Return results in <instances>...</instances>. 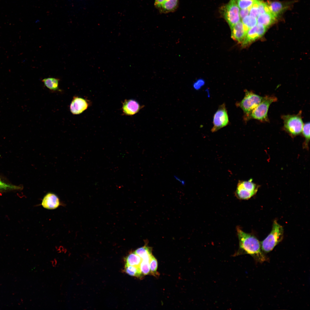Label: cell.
<instances>
[{
	"mask_svg": "<svg viewBox=\"0 0 310 310\" xmlns=\"http://www.w3.org/2000/svg\"><path fill=\"white\" fill-rule=\"evenodd\" d=\"M267 3L270 12L276 17L287 7V5L278 1L268 2Z\"/></svg>",
	"mask_w": 310,
	"mask_h": 310,
	"instance_id": "15",
	"label": "cell"
},
{
	"mask_svg": "<svg viewBox=\"0 0 310 310\" xmlns=\"http://www.w3.org/2000/svg\"><path fill=\"white\" fill-rule=\"evenodd\" d=\"M276 18L270 12H269L260 14L257 18V21L258 24L268 28L275 21Z\"/></svg>",
	"mask_w": 310,
	"mask_h": 310,
	"instance_id": "16",
	"label": "cell"
},
{
	"mask_svg": "<svg viewBox=\"0 0 310 310\" xmlns=\"http://www.w3.org/2000/svg\"><path fill=\"white\" fill-rule=\"evenodd\" d=\"M231 29L232 38L239 43H242L247 32L242 22L240 21Z\"/></svg>",
	"mask_w": 310,
	"mask_h": 310,
	"instance_id": "11",
	"label": "cell"
},
{
	"mask_svg": "<svg viewBox=\"0 0 310 310\" xmlns=\"http://www.w3.org/2000/svg\"><path fill=\"white\" fill-rule=\"evenodd\" d=\"M77 0L80 1V0Z\"/></svg>",
	"mask_w": 310,
	"mask_h": 310,
	"instance_id": "34",
	"label": "cell"
},
{
	"mask_svg": "<svg viewBox=\"0 0 310 310\" xmlns=\"http://www.w3.org/2000/svg\"><path fill=\"white\" fill-rule=\"evenodd\" d=\"M242 22L244 25L249 29L257 24V18L250 15L247 16L242 19Z\"/></svg>",
	"mask_w": 310,
	"mask_h": 310,
	"instance_id": "21",
	"label": "cell"
},
{
	"mask_svg": "<svg viewBox=\"0 0 310 310\" xmlns=\"http://www.w3.org/2000/svg\"><path fill=\"white\" fill-rule=\"evenodd\" d=\"M229 122L227 111L224 104L220 105L214 115L213 126L211 129L212 132L217 131L226 126Z\"/></svg>",
	"mask_w": 310,
	"mask_h": 310,
	"instance_id": "8",
	"label": "cell"
},
{
	"mask_svg": "<svg viewBox=\"0 0 310 310\" xmlns=\"http://www.w3.org/2000/svg\"><path fill=\"white\" fill-rule=\"evenodd\" d=\"M204 82L202 80H199L193 84V87L195 89L198 90L204 84Z\"/></svg>",
	"mask_w": 310,
	"mask_h": 310,
	"instance_id": "29",
	"label": "cell"
},
{
	"mask_svg": "<svg viewBox=\"0 0 310 310\" xmlns=\"http://www.w3.org/2000/svg\"><path fill=\"white\" fill-rule=\"evenodd\" d=\"M179 4V0H166L158 9L161 13L172 12L177 9Z\"/></svg>",
	"mask_w": 310,
	"mask_h": 310,
	"instance_id": "14",
	"label": "cell"
},
{
	"mask_svg": "<svg viewBox=\"0 0 310 310\" xmlns=\"http://www.w3.org/2000/svg\"><path fill=\"white\" fill-rule=\"evenodd\" d=\"M264 25L257 24L249 28L242 42V46L245 47L256 39L262 36L266 32L267 28Z\"/></svg>",
	"mask_w": 310,
	"mask_h": 310,
	"instance_id": "9",
	"label": "cell"
},
{
	"mask_svg": "<svg viewBox=\"0 0 310 310\" xmlns=\"http://www.w3.org/2000/svg\"><path fill=\"white\" fill-rule=\"evenodd\" d=\"M258 187V186L254 183L251 179L248 181H239L235 195L239 199L248 200L256 194Z\"/></svg>",
	"mask_w": 310,
	"mask_h": 310,
	"instance_id": "5",
	"label": "cell"
},
{
	"mask_svg": "<svg viewBox=\"0 0 310 310\" xmlns=\"http://www.w3.org/2000/svg\"><path fill=\"white\" fill-rule=\"evenodd\" d=\"M141 108L139 103L135 100H125L123 104L122 109L126 115H132L138 112Z\"/></svg>",
	"mask_w": 310,
	"mask_h": 310,
	"instance_id": "13",
	"label": "cell"
},
{
	"mask_svg": "<svg viewBox=\"0 0 310 310\" xmlns=\"http://www.w3.org/2000/svg\"><path fill=\"white\" fill-rule=\"evenodd\" d=\"M236 230L239 248L234 256L248 254L251 256L257 263H262L268 261V257L262 251L260 243L255 237L245 232L239 226H237Z\"/></svg>",
	"mask_w": 310,
	"mask_h": 310,
	"instance_id": "1",
	"label": "cell"
},
{
	"mask_svg": "<svg viewBox=\"0 0 310 310\" xmlns=\"http://www.w3.org/2000/svg\"><path fill=\"white\" fill-rule=\"evenodd\" d=\"M39 21H39V20H36V23H37V22H39Z\"/></svg>",
	"mask_w": 310,
	"mask_h": 310,
	"instance_id": "33",
	"label": "cell"
},
{
	"mask_svg": "<svg viewBox=\"0 0 310 310\" xmlns=\"http://www.w3.org/2000/svg\"><path fill=\"white\" fill-rule=\"evenodd\" d=\"M125 271L129 275L137 277L142 276L140 266L125 265Z\"/></svg>",
	"mask_w": 310,
	"mask_h": 310,
	"instance_id": "20",
	"label": "cell"
},
{
	"mask_svg": "<svg viewBox=\"0 0 310 310\" xmlns=\"http://www.w3.org/2000/svg\"><path fill=\"white\" fill-rule=\"evenodd\" d=\"M277 100V98L273 96H266L262 101L245 118V120L256 119L262 122H269L268 112L271 104Z\"/></svg>",
	"mask_w": 310,
	"mask_h": 310,
	"instance_id": "2",
	"label": "cell"
},
{
	"mask_svg": "<svg viewBox=\"0 0 310 310\" xmlns=\"http://www.w3.org/2000/svg\"><path fill=\"white\" fill-rule=\"evenodd\" d=\"M239 9L236 0H230L222 9L223 17L230 28L240 21Z\"/></svg>",
	"mask_w": 310,
	"mask_h": 310,
	"instance_id": "7",
	"label": "cell"
},
{
	"mask_svg": "<svg viewBox=\"0 0 310 310\" xmlns=\"http://www.w3.org/2000/svg\"><path fill=\"white\" fill-rule=\"evenodd\" d=\"M302 112L297 115H282L283 129L291 136L294 137L302 133L304 124L301 116Z\"/></svg>",
	"mask_w": 310,
	"mask_h": 310,
	"instance_id": "4",
	"label": "cell"
},
{
	"mask_svg": "<svg viewBox=\"0 0 310 310\" xmlns=\"http://www.w3.org/2000/svg\"><path fill=\"white\" fill-rule=\"evenodd\" d=\"M134 252L139 256L142 260H146L149 261L152 255L151 248L146 245L137 249Z\"/></svg>",
	"mask_w": 310,
	"mask_h": 310,
	"instance_id": "17",
	"label": "cell"
},
{
	"mask_svg": "<svg viewBox=\"0 0 310 310\" xmlns=\"http://www.w3.org/2000/svg\"><path fill=\"white\" fill-rule=\"evenodd\" d=\"M142 260V259L134 252L126 257L125 265L140 266Z\"/></svg>",
	"mask_w": 310,
	"mask_h": 310,
	"instance_id": "19",
	"label": "cell"
},
{
	"mask_svg": "<svg viewBox=\"0 0 310 310\" xmlns=\"http://www.w3.org/2000/svg\"><path fill=\"white\" fill-rule=\"evenodd\" d=\"M166 0H155L154 3L155 6L157 9Z\"/></svg>",
	"mask_w": 310,
	"mask_h": 310,
	"instance_id": "30",
	"label": "cell"
},
{
	"mask_svg": "<svg viewBox=\"0 0 310 310\" xmlns=\"http://www.w3.org/2000/svg\"><path fill=\"white\" fill-rule=\"evenodd\" d=\"M174 177L175 180L179 182L182 185H184L185 184V182L184 180L181 179L175 175L174 176Z\"/></svg>",
	"mask_w": 310,
	"mask_h": 310,
	"instance_id": "31",
	"label": "cell"
},
{
	"mask_svg": "<svg viewBox=\"0 0 310 310\" xmlns=\"http://www.w3.org/2000/svg\"><path fill=\"white\" fill-rule=\"evenodd\" d=\"M239 7L245 9L251 7L255 0H236Z\"/></svg>",
	"mask_w": 310,
	"mask_h": 310,
	"instance_id": "27",
	"label": "cell"
},
{
	"mask_svg": "<svg viewBox=\"0 0 310 310\" xmlns=\"http://www.w3.org/2000/svg\"><path fill=\"white\" fill-rule=\"evenodd\" d=\"M260 0H255L249 10V15L256 18L260 15L258 6Z\"/></svg>",
	"mask_w": 310,
	"mask_h": 310,
	"instance_id": "23",
	"label": "cell"
},
{
	"mask_svg": "<svg viewBox=\"0 0 310 310\" xmlns=\"http://www.w3.org/2000/svg\"><path fill=\"white\" fill-rule=\"evenodd\" d=\"M52 263L53 266H55L57 264V261L55 259L53 261H52Z\"/></svg>",
	"mask_w": 310,
	"mask_h": 310,
	"instance_id": "32",
	"label": "cell"
},
{
	"mask_svg": "<svg viewBox=\"0 0 310 310\" xmlns=\"http://www.w3.org/2000/svg\"><path fill=\"white\" fill-rule=\"evenodd\" d=\"M140 268L142 274L148 275L150 272V261L145 260H142Z\"/></svg>",
	"mask_w": 310,
	"mask_h": 310,
	"instance_id": "24",
	"label": "cell"
},
{
	"mask_svg": "<svg viewBox=\"0 0 310 310\" xmlns=\"http://www.w3.org/2000/svg\"><path fill=\"white\" fill-rule=\"evenodd\" d=\"M150 267L151 273L154 276L158 274L157 272L158 262L156 259L152 255L150 261Z\"/></svg>",
	"mask_w": 310,
	"mask_h": 310,
	"instance_id": "26",
	"label": "cell"
},
{
	"mask_svg": "<svg viewBox=\"0 0 310 310\" xmlns=\"http://www.w3.org/2000/svg\"><path fill=\"white\" fill-rule=\"evenodd\" d=\"M245 96L238 105L242 109L245 117L263 100L264 97L246 90Z\"/></svg>",
	"mask_w": 310,
	"mask_h": 310,
	"instance_id": "6",
	"label": "cell"
},
{
	"mask_svg": "<svg viewBox=\"0 0 310 310\" xmlns=\"http://www.w3.org/2000/svg\"><path fill=\"white\" fill-rule=\"evenodd\" d=\"M302 133L305 137V146H307L310 140V123L307 122L304 124L303 128Z\"/></svg>",
	"mask_w": 310,
	"mask_h": 310,
	"instance_id": "22",
	"label": "cell"
},
{
	"mask_svg": "<svg viewBox=\"0 0 310 310\" xmlns=\"http://www.w3.org/2000/svg\"><path fill=\"white\" fill-rule=\"evenodd\" d=\"M59 79L53 78H45L42 80L44 85L53 91H60L59 88Z\"/></svg>",
	"mask_w": 310,
	"mask_h": 310,
	"instance_id": "18",
	"label": "cell"
},
{
	"mask_svg": "<svg viewBox=\"0 0 310 310\" xmlns=\"http://www.w3.org/2000/svg\"><path fill=\"white\" fill-rule=\"evenodd\" d=\"M251 8L242 9L240 11L239 14L240 18L241 19H242L249 15Z\"/></svg>",
	"mask_w": 310,
	"mask_h": 310,
	"instance_id": "28",
	"label": "cell"
},
{
	"mask_svg": "<svg viewBox=\"0 0 310 310\" xmlns=\"http://www.w3.org/2000/svg\"><path fill=\"white\" fill-rule=\"evenodd\" d=\"M21 189L20 187L6 183L0 179V191L18 190Z\"/></svg>",
	"mask_w": 310,
	"mask_h": 310,
	"instance_id": "25",
	"label": "cell"
},
{
	"mask_svg": "<svg viewBox=\"0 0 310 310\" xmlns=\"http://www.w3.org/2000/svg\"><path fill=\"white\" fill-rule=\"evenodd\" d=\"M87 100L78 96H74L70 106L71 112L73 115H79L83 113L88 108Z\"/></svg>",
	"mask_w": 310,
	"mask_h": 310,
	"instance_id": "10",
	"label": "cell"
},
{
	"mask_svg": "<svg viewBox=\"0 0 310 310\" xmlns=\"http://www.w3.org/2000/svg\"><path fill=\"white\" fill-rule=\"evenodd\" d=\"M60 204L58 197L55 194L51 193H47L44 197L42 202L43 207L49 210L56 209Z\"/></svg>",
	"mask_w": 310,
	"mask_h": 310,
	"instance_id": "12",
	"label": "cell"
},
{
	"mask_svg": "<svg viewBox=\"0 0 310 310\" xmlns=\"http://www.w3.org/2000/svg\"><path fill=\"white\" fill-rule=\"evenodd\" d=\"M284 230L282 226L276 220L273 222L272 228L270 233L260 242L261 248L265 254L271 251L283 238Z\"/></svg>",
	"mask_w": 310,
	"mask_h": 310,
	"instance_id": "3",
	"label": "cell"
}]
</instances>
